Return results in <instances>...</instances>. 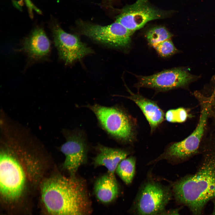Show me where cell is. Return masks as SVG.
Wrapping results in <instances>:
<instances>
[{
    "label": "cell",
    "mask_w": 215,
    "mask_h": 215,
    "mask_svg": "<svg viewBox=\"0 0 215 215\" xmlns=\"http://www.w3.org/2000/svg\"><path fill=\"white\" fill-rule=\"evenodd\" d=\"M37 215H88L90 203L85 182L76 175L48 179L41 188Z\"/></svg>",
    "instance_id": "obj_1"
},
{
    "label": "cell",
    "mask_w": 215,
    "mask_h": 215,
    "mask_svg": "<svg viewBox=\"0 0 215 215\" xmlns=\"http://www.w3.org/2000/svg\"><path fill=\"white\" fill-rule=\"evenodd\" d=\"M205 143L196 172L176 182L172 189L176 202L187 207L192 215H201L206 204L215 198V136Z\"/></svg>",
    "instance_id": "obj_2"
},
{
    "label": "cell",
    "mask_w": 215,
    "mask_h": 215,
    "mask_svg": "<svg viewBox=\"0 0 215 215\" xmlns=\"http://www.w3.org/2000/svg\"><path fill=\"white\" fill-rule=\"evenodd\" d=\"M172 193L165 186L153 182L139 191L129 210L130 215H157L166 210Z\"/></svg>",
    "instance_id": "obj_3"
},
{
    "label": "cell",
    "mask_w": 215,
    "mask_h": 215,
    "mask_svg": "<svg viewBox=\"0 0 215 215\" xmlns=\"http://www.w3.org/2000/svg\"><path fill=\"white\" fill-rule=\"evenodd\" d=\"M118 10L115 21L133 32L149 22L165 18L173 12L156 7L149 0H136L133 4L127 5Z\"/></svg>",
    "instance_id": "obj_4"
},
{
    "label": "cell",
    "mask_w": 215,
    "mask_h": 215,
    "mask_svg": "<svg viewBox=\"0 0 215 215\" xmlns=\"http://www.w3.org/2000/svg\"><path fill=\"white\" fill-rule=\"evenodd\" d=\"M82 34L97 42L116 48H126L130 45L134 32L115 22L101 26L82 20L77 22Z\"/></svg>",
    "instance_id": "obj_5"
},
{
    "label": "cell",
    "mask_w": 215,
    "mask_h": 215,
    "mask_svg": "<svg viewBox=\"0 0 215 215\" xmlns=\"http://www.w3.org/2000/svg\"><path fill=\"white\" fill-rule=\"evenodd\" d=\"M89 107L95 114L103 128L110 134L123 140L132 139L133 125L129 117L122 110L96 104Z\"/></svg>",
    "instance_id": "obj_6"
},
{
    "label": "cell",
    "mask_w": 215,
    "mask_h": 215,
    "mask_svg": "<svg viewBox=\"0 0 215 215\" xmlns=\"http://www.w3.org/2000/svg\"><path fill=\"white\" fill-rule=\"evenodd\" d=\"M51 29L59 57L66 64H72L93 52L78 36L67 33L58 24H54Z\"/></svg>",
    "instance_id": "obj_7"
},
{
    "label": "cell",
    "mask_w": 215,
    "mask_h": 215,
    "mask_svg": "<svg viewBox=\"0 0 215 215\" xmlns=\"http://www.w3.org/2000/svg\"><path fill=\"white\" fill-rule=\"evenodd\" d=\"M198 76L186 70L176 68L165 70L149 76L139 77L138 86L165 91L185 86Z\"/></svg>",
    "instance_id": "obj_8"
},
{
    "label": "cell",
    "mask_w": 215,
    "mask_h": 215,
    "mask_svg": "<svg viewBox=\"0 0 215 215\" xmlns=\"http://www.w3.org/2000/svg\"><path fill=\"white\" fill-rule=\"evenodd\" d=\"M201 110L199 123L196 129L183 140L171 145L166 151V157L184 160L193 155L197 150L200 145L209 115L208 108L207 106H202Z\"/></svg>",
    "instance_id": "obj_9"
},
{
    "label": "cell",
    "mask_w": 215,
    "mask_h": 215,
    "mask_svg": "<svg viewBox=\"0 0 215 215\" xmlns=\"http://www.w3.org/2000/svg\"><path fill=\"white\" fill-rule=\"evenodd\" d=\"M50 50L51 43L44 30L37 27L24 39L19 50L25 53L30 61L35 62L45 59Z\"/></svg>",
    "instance_id": "obj_10"
},
{
    "label": "cell",
    "mask_w": 215,
    "mask_h": 215,
    "mask_svg": "<svg viewBox=\"0 0 215 215\" xmlns=\"http://www.w3.org/2000/svg\"><path fill=\"white\" fill-rule=\"evenodd\" d=\"M61 150L65 157L64 168L70 176L76 175L79 167L86 160V148L83 139L79 135H72L62 145Z\"/></svg>",
    "instance_id": "obj_11"
},
{
    "label": "cell",
    "mask_w": 215,
    "mask_h": 215,
    "mask_svg": "<svg viewBox=\"0 0 215 215\" xmlns=\"http://www.w3.org/2000/svg\"><path fill=\"white\" fill-rule=\"evenodd\" d=\"M130 95L128 98L133 101L140 108L148 122L151 130H153L163 121L164 113L153 101L135 94L129 89Z\"/></svg>",
    "instance_id": "obj_12"
},
{
    "label": "cell",
    "mask_w": 215,
    "mask_h": 215,
    "mask_svg": "<svg viewBox=\"0 0 215 215\" xmlns=\"http://www.w3.org/2000/svg\"><path fill=\"white\" fill-rule=\"evenodd\" d=\"M127 155V152L121 150L101 146L94 159V164L96 166H104L108 169V174L115 176L114 172L118 165Z\"/></svg>",
    "instance_id": "obj_13"
},
{
    "label": "cell",
    "mask_w": 215,
    "mask_h": 215,
    "mask_svg": "<svg viewBox=\"0 0 215 215\" xmlns=\"http://www.w3.org/2000/svg\"><path fill=\"white\" fill-rule=\"evenodd\" d=\"M94 192L97 198L103 203H108L114 200L119 193L115 176L108 173L99 178L95 184Z\"/></svg>",
    "instance_id": "obj_14"
},
{
    "label": "cell",
    "mask_w": 215,
    "mask_h": 215,
    "mask_svg": "<svg viewBox=\"0 0 215 215\" xmlns=\"http://www.w3.org/2000/svg\"><path fill=\"white\" fill-rule=\"evenodd\" d=\"M135 160L132 157L125 159L118 165L116 171L118 175L127 184L130 183L133 179L135 168Z\"/></svg>",
    "instance_id": "obj_15"
},
{
    "label": "cell",
    "mask_w": 215,
    "mask_h": 215,
    "mask_svg": "<svg viewBox=\"0 0 215 215\" xmlns=\"http://www.w3.org/2000/svg\"><path fill=\"white\" fill-rule=\"evenodd\" d=\"M146 36L149 43L153 47L162 42L170 39L172 35L165 27L157 26L149 29Z\"/></svg>",
    "instance_id": "obj_16"
},
{
    "label": "cell",
    "mask_w": 215,
    "mask_h": 215,
    "mask_svg": "<svg viewBox=\"0 0 215 215\" xmlns=\"http://www.w3.org/2000/svg\"><path fill=\"white\" fill-rule=\"evenodd\" d=\"M188 117L186 110L183 108L168 110L165 115L166 120L170 122L181 123L185 121Z\"/></svg>",
    "instance_id": "obj_17"
},
{
    "label": "cell",
    "mask_w": 215,
    "mask_h": 215,
    "mask_svg": "<svg viewBox=\"0 0 215 215\" xmlns=\"http://www.w3.org/2000/svg\"><path fill=\"white\" fill-rule=\"evenodd\" d=\"M153 47L162 56L167 57L171 55L177 51L172 42L168 39L154 46Z\"/></svg>",
    "instance_id": "obj_18"
},
{
    "label": "cell",
    "mask_w": 215,
    "mask_h": 215,
    "mask_svg": "<svg viewBox=\"0 0 215 215\" xmlns=\"http://www.w3.org/2000/svg\"><path fill=\"white\" fill-rule=\"evenodd\" d=\"M179 210L178 208L166 210L157 215H180L179 213Z\"/></svg>",
    "instance_id": "obj_19"
},
{
    "label": "cell",
    "mask_w": 215,
    "mask_h": 215,
    "mask_svg": "<svg viewBox=\"0 0 215 215\" xmlns=\"http://www.w3.org/2000/svg\"><path fill=\"white\" fill-rule=\"evenodd\" d=\"M29 11H32L33 9L38 13H40V10L36 7L31 2L30 0H24Z\"/></svg>",
    "instance_id": "obj_20"
},
{
    "label": "cell",
    "mask_w": 215,
    "mask_h": 215,
    "mask_svg": "<svg viewBox=\"0 0 215 215\" xmlns=\"http://www.w3.org/2000/svg\"><path fill=\"white\" fill-rule=\"evenodd\" d=\"M113 0H103V5L106 7L112 9V3Z\"/></svg>",
    "instance_id": "obj_21"
},
{
    "label": "cell",
    "mask_w": 215,
    "mask_h": 215,
    "mask_svg": "<svg viewBox=\"0 0 215 215\" xmlns=\"http://www.w3.org/2000/svg\"><path fill=\"white\" fill-rule=\"evenodd\" d=\"M214 208L212 213L211 214V215H215V201L214 202Z\"/></svg>",
    "instance_id": "obj_22"
},
{
    "label": "cell",
    "mask_w": 215,
    "mask_h": 215,
    "mask_svg": "<svg viewBox=\"0 0 215 215\" xmlns=\"http://www.w3.org/2000/svg\"><path fill=\"white\" fill-rule=\"evenodd\" d=\"M214 123L215 124V113H214Z\"/></svg>",
    "instance_id": "obj_23"
},
{
    "label": "cell",
    "mask_w": 215,
    "mask_h": 215,
    "mask_svg": "<svg viewBox=\"0 0 215 215\" xmlns=\"http://www.w3.org/2000/svg\"></svg>",
    "instance_id": "obj_24"
}]
</instances>
